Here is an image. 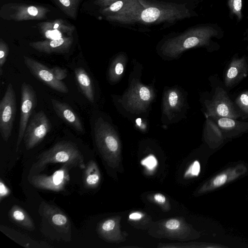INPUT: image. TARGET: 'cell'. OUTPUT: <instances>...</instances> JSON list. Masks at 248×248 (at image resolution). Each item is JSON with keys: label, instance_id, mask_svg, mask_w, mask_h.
I'll list each match as a JSON object with an SVG mask.
<instances>
[{"label": "cell", "instance_id": "obj_2", "mask_svg": "<svg viewBox=\"0 0 248 248\" xmlns=\"http://www.w3.org/2000/svg\"><path fill=\"white\" fill-rule=\"evenodd\" d=\"M94 137L97 147L102 157L110 166H115L120 160V144L112 127L101 118L94 125Z\"/></svg>", "mask_w": 248, "mask_h": 248}, {"label": "cell", "instance_id": "obj_24", "mask_svg": "<svg viewBox=\"0 0 248 248\" xmlns=\"http://www.w3.org/2000/svg\"><path fill=\"white\" fill-rule=\"evenodd\" d=\"M235 103L246 115H248V90L241 93L235 99Z\"/></svg>", "mask_w": 248, "mask_h": 248}, {"label": "cell", "instance_id": "obj_31", "mask_svg": "<svg viewBox=\"0 0 248 248\" xmlns=\"http://www.w3.org/2000/svg\"><path fill=\"white\" fill-rule=\"evenodd\" d=\"M10 194V189L5 185L2 179L0 181V201Z\"/></svg>", "mask_w": 248, "mask_h": 248}, {"label": "cell", "instance_id": "obj_18", "mask_svg": "<svg viewBox=\"0 0 248 248\" xmlns=\"http://www.w3.org/2000/svg\"><path fill=\"white\" fill-rule=\"evenodd\" d=\"M211 118L215 121L222 131L240 132L248 130V122H240L236 120V119L227 117Z\"/></svg>", "mask_w": 248, "mask_h": 248}, {"label": "cell", "instance_id": "obj_27", "mask_svg": "<svg viewBox=\"0 0 248 248\" xmlns=\"http://www.w3.org/2000/svg\"><path fill=\"white\" fill-rule=\"evenodd\" d=\"M200 171V164L198 161H195L186 171L185 176H198Z\"/></svg>", "mask_w": 248, "mask_h": 248}, {"label": "cell", "instance_id": "obj_38", "mask_svg": "<svg viewBox=\"0 0 248 248\" xmlns=\"http://www.w3.org/2000/svg\"><path fill=\"white\" fill-rule=\"evenodd\" d=\"M58 26H59L58 24H56L54 25V28L55 29H56V28H58Z\"/></svg>", "mask_w": 248, "mask_h": 248}, {"label": "cell", "instance_id": "obj_22", "mask_svg": "<svg viewBox=\"0 0 248 248\" xmlns=\"http://www.w3.org/2000/svg\"><path fill=\"white\" fill-rule=\"evenodd\" d=\"M125 59L120 56L113 61L108 70L109 79L113 82L117 81L123 74L125 66Z\"/></svg>", "mask_w": 248, "mask_h": 248}, {"label": "cell", "instance_id": "obj_10", "mask_svg": "<svg viewBox=\"0 0 248 248\" xmlns=\"http://www.w3.org/2000/svg\"><path fill=\"white\" fill-rule=\"evenodd\" d=\"M154 96L150 88L139 82L133 83L126 95V103L131 109L144 110L149 105Z\"/></svg>", "mask_w": 248, "mask_h": 248}, {"label": "cell", "instance_id": "obj_23", "mask_svg": "<svg viewBox=\"0 0 248 248\" xmlns=\"http://www.w3.org/2000/svg\"><path fill=\"white\" fill-rule=\"evenodd\" d=\"M180 104V98L178 93L174 90L169 91L165 100V110L176 109Z\"/></svg>", "mask_w": 248, "mask_h": 248}, {"label": "cell", "instance_id": "obj_3", "mask_svg": "<svg viewBox=\"0 0 248 248\" xmlns=\"http://www.w3.org/2000/svg\"><path fill=\"white\" fill-rule=\"evenodd\" d=\"M210 32L205 28L192 29L166 41L162 47V53L166 56L176 57L186 49L205 44L212 34Z\"/></svg>", "mask_w": 248, "mask_h": 248}, {"label": "cell", "instance_id": "obj_4", "mask_svg": "<svg viewBox=\"0 0 248 248\" xmlns=\"http://www.w3.org/2000/svg\"><path fill=\"white\" fill-rule=\"evenodd\" d=\"M16 111V100L13 84L9 83L0 102V132L7 142L12 134Z\"/></svg>", "mask_w": 248, "mask_h": 248}, {"label": "cell", "instance_id": "obj_32", "mask_svg": "<svg viewBox=\"0 0 248 248\" xmlns=\"http://www.w3.org/2000/svg\"><path fill=\"white\" fill-rule=\"evenodd\" d=\"M227 180V176L226 174L219 175L214 180L213 183L215 186H219L225 183Z\"/></svg>", "mask_w": 248, "mask_h": 248}, {"label": "cell", "instance_id": "obj_33", "mask_svg": "<svg viewBox=\"0 0 248 248\" xmlns=\"http://www.w3.org/2000/svg\"><path fill=\"white\" fill-rule=\"evenodd\" d=\"M46 35L48 38L56 39L61 38L62 34L57 30H55L53 31H47L46 33Z\"/></svg>", "mask_w": 248, "mask_h": 248}, {"label": "cell", "instance_id": "obj_6", "mask_svg": "<svg viewBox=\"0 0 248 248\" xmlns=\"http://www.w3.org/2000/svg\"><path fill=\"white\" fill-rule=\"evenodd\" d=\"M70 165L64 164L61 168L50 175L35 174L30 175L29 182L34 187L40 189L55 192L62 191L69 182Z\"/></svg>", "mask_w": 248, "mask_h": 248}, {"label": "cell", "instance_id": "obj_1", "mask_svg": "<svg viewBox=\"0 0 248 248\" xmlns=\"http://www.w3.org/2000/svg\"><path fill=\"white\" fill-rule=\"evenodd\" d=\"M67 164L72 167L84 169V158L78 147L69 141H61L40 154L32 165L30 176L37 174L49 164Z\"/></svg>", "mask_w": 248, "mask_h": 248}, {"label": "cell", "instance_id": "obj_17", "mask_svg": "<svg viewBox=\"0 0 248 248\" xmlns=\"http://www.w3.org/2000/svg\"><path fill=\"white\" fill-rule=\"evenodd\" d=\"M101 174L96 163L90 160L86 165L83 173V182L88 188H96L100 183Z\"/></svg>", "mask_w": 248, "mask_h": 248}, {"label": "cell", "instance_id": "obj_36", "mask_svg": "<svg viewBox=\"0 0 248 248\" xmlns=\"http://www.w3.org/2000/svg\"><path fill=\"white\" fill-rule=\"evenodd\" d=\"M28 13L33 16H35L38 14V11L34 6H30L28 8Z\"/></svg>", "mask_w": 248, "mask_h": 248}, {"label": "cell", "instance_id": "obj_14", "mask_svg": "<svg viewBox=\"0 0 248 248\" xmlns=\"http://www.w3.org/2000/svg\"><path fill=\"white\" fill-rule=\"evenodd\" d=\"M75 77L81 92L91 103L94 101V90L91 79L84 69L76 68L74 70Z\"/></svg>", "mask_w": 248, "mask_h": 248}, {"label": "cell", "instance_id": "obj_7", "mask_svg": "<svg viewBox=\"0 0 248 248\" xmlns=\"http://www.w3.org/2000/svg\"><path fill=\"white\" fill-rule=\"evenodd\" d=\"M206 117H227L237 119L241 116L228 95L221 87H217L213 99L206 101Z\"/></svg>", "mask_w": 248, "mask_h": 248}, {"label": "cell", "instance_id": "obj_25", "mask_svg": "<svg viewBox=\"0 0 248 248\" xmlns=\"http://www.w3.org/2000/svg\"><path fill=\"white\" fill-rule=\"evenodd\" d=\"M229 5L232 11L241 18L242 0H230Z\"/></svg>", "mask_w": 248, "mask_h": 248}, {"label": "cell", "instance_id": "obj_5", "mask_svg": "<svg viewBox=\"0 0 248 248\" xmlns=\"http://www.w3.org/2000/svg\"><path fill=\"white\" fill-rule=\"evenodd\" d=\"M51 128V123L43 111L33 113L23 137L26 150L33 148L41 142Z\"/></svg>", "mask_w": 248, "mask_h": 248}, {"label": "cell", "instance_id": "obj_11", "mask_svg": "<svg viewBox=\"0 0 248 248\" xmlns=\"http://www.w3.org/2000/svg\"><path fill=\"white\" fill-rule=\"evenodd\" d=\"M41 215L58 232H71V222L68 216L57 206L42 202Z\"/></svg>", "mask_w": 248, "mask_h": 248}, {"label": "cell", "instance_id": "obj_8", "mask_svg": "<svg viewBox=\"0 0 248 248\" xmlns=\"http://www.w3.org/2000/svg\"><path fill=\"white\" fill-rule=\"evenodd\" d=\"M36 105L37 96L35 91L30 84L25 82H23L21 86L20 115L16 141V151L23 139L26 128Z\"/></svg>", "mask_w": 248, "mask_h": 248}, {"label": "cell", "instance_id": "obj_12", "mask_svg": "<svg viewBox=\"0 0 248 248\" xmlns=\"http://www.w3.org/2000/svg\"><path fill=\"white\" fill-rule=\"evenodd\" d=\"M52 107L63 121L78 132H82L84 127L78 115L67 104L55 99L51 100Z\"/></svg>", "mask_w": 248, "mask_h": 248}, {"label": "cell", "instance_id": "obj_13", "mask_svg": "<svg viewBox=\"0 0 248 248\" xmlns=\"http://www.w3.org/2000/svg\"><path fill=\"white\" fill-rule=\"evenodd\" d=\"M248 72V65L244 57L233 58L230 62L225 77V85L230 87L245 77Z\"/></svg>", "mask_w": 248, "mask_h": 248}, {"label": "cell", "instance_id": "obj_30", "mask_svg": "<svg viewBox=\"0 0 248 248\" xmlns=\"http://www.w3.org/2000/svg\"><path fill=\"white\" fill-rule=\"evenodd\" d=\"M141 164L149 170H153L156 166L157 161L153 155H149L141 161Z\"/></svg>", "mask_w": 248, "mask_h": 248}, {"label": "cell", "instance_id": "obj_9", "mask_svg": "<svg viewBox=\"0 0 248 248\" xmlns=\"http://www.w3.org/2000/svg\"><path fill=\"white\" fill-rule=\"evenodd\" d=\"M24 62L30 73L44 84L57 92L64 93L68 92L67 86L55 78L51 68L27 56L24 57Z\"/></svg>", "mask_w": 248, "mask_h": 248}, {"label": "cell", "instance_id": "obj_15", "mask_svg": "<svg viewBox=\"0 0 248 248\" xmlns=\"http://www.w3.org/2000/svg\"><path fill=\"white\" fill-rule=\"evenodd\" d=\"M10 218L21 227L30 231L35 229L33 221L28 213L17 205H13L9 212Z\"/></svg>", "mask_w": 248, "mask_h": 248}, {"label": "cell", "instance_id": "obj_19", "mask_svg": "<svg viewBox=\"0 0 248 248\" xmlns=\"http://www.w3.org/2000/svg\"><path fill=\"white\" fill-rule=\"evenodd\" d=\"M68 40L62 38L52 39L48 42L34 43L32 46L38 51L46 53L63 52L66 51L69 46Z\"/></svg>", "mask_w": 248, "mask_h": 248}, {"label": "cell", "instance_id": "obj_39", "mask_svg": "<svg viewBox=\"0 0 248 248\" xmlns=\"http://www.w3.org/2000/svg\"><path fill=\"white\" fill-rule=\"evenodd\" d=\"M111 0L112 1V0Z\"/></svg>", "mask_w": 248, "mask_h": 248}, {"label": "cell", "instance_id": "obj_21", "mask_svg": "<svg viewBox=\"0 0 248 248\" xmlns=\"http://www.w3.org/2000/svg\"><path fill=\"white\" fill-rule=\"evenodd\" d=\"M117 221L114 218H109L99 223L97 227L98 234L107 240H116L118 232Z\"/></svg>", "mask_w": 248, "mask_h": 248}, {"label": "cell", "instance_id": "obj_26", "mask_svg": "<svg viewBox=\"0 0 248 248\" xmlns=\"http://www.w3.org/2000/svg\"><path fill=\"white\" fill-rule=\"evenodd\" d=\"M51 70L55 78L59 80L62 81L67 76V70L59 66H54Z\"/></svg>", "mask_w": 248, "mask_h": 248}, {"label": "cell", "instance_id": "obj_37", "mask_svg": "<svg viewBox=\"0 0 248 248\" xmlns=\"http://www.w3.org/2000/svg\"><path fill=\"white\" fill-rule=\"evenodd\" d=\"M59 1L66 7L69 6L70 4V0H59Z\"/></svg>", "mask_w": 248, "mask_h": 248}, {"label": "cell", "instance_id": "obj_29", "mask_svg": "<svg viewBox=\"0 0 248 248\" xmlns=\"http://www.w3.org/2000/svg\"><path fill=\"white\" fill-rule=\"evenodd\" d=\"M8 50L7 46L4 44H1L0 45V75H2V67L3 65H4L5 61L6 60V58L8 56Z\"/></svg>", "mask_w": 248, "mask_h": 248}, {"label": "cell", "instance_id": "obj_35", "mask_svg": "<svg viewBox=\"0 0 248 248\" xmlns=\"http://www.w3.org/2000/svg\"><path fill=\"white\" fill-rule=\"evenodd\" d=\"M143 216V214L141 213L138 212H133L129 215V218L133 220H138L140 219Z\"/></svg>", "mask_w": 248, "mask_h": 248}, {"label": "cell", "instance_id": "obj_34", "mask_svg": "<svg viewBox=\"0 0 248 248\" xmlns=\"http://www.w3.org/2000/svg\"><path fill=\"white\" fill-rule=\"evenodd\" d=\"M154 199L157 203L160 204H164L166 201L165 196L161 193H156L155 194Z\"/></svg>", "mask_w": 248, "mask_h": 248}, {"label": "cell", "instance_id": "obj_20", "mask_svg": "<svg viewBox=\"0 0 248 248\" xmlns=\"http://www.w3.org/2000/svg\"><path fill=\"white\" fill-rule=\"evenodd\" d=\"M141 8L142 6L138 0H117L112 3L109 7L111 11L119 13L120 16L131 15Z\"/></svg>", "mask_w": 248, "mask_h": 248}, {"label": "cell", "instance_id": "obj_16", "mask_svg": "<svg viewBox=\"0 0 248 248\" xmlns=\"http://www.w3.org/2000/svg\"><path fill=\"white\" fill-rule=\"evenodd\" d=\"M172 10L161 9L157 7H149L141 12L140 18L143 21L151 23L157 20L167 19L170 16L176 15V13Z\"/></svg>", "mask_w": 248, "mask_h": 248}, {"label": "cell", "instance_id": "obj_28", "mask_svg": "<svg viewBox=\"0 0 248 248\" xmlns=\"http://www.w3.org/2000/svg\"><path fill=\"white\" fill-rule=\"evenodd\" d=\"M180 222L175 218L170 219L165 223V227L170 231H176L180 228Z\"/></svg>", "mask_w": 248, "mask_h": 248}]
</instances>
